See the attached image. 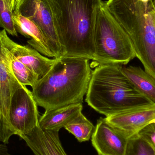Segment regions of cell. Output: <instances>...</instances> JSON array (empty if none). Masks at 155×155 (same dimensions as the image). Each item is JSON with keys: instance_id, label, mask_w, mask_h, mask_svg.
Listing matches in <instances>:
<instances>
[{"instance_id": "6da1fadb", "label": "cell", "mask_w": 155, "mask_h": 155, "mask_svg": "<svg viewBox=\"0 0 155 155\" xmlns=\"http://www.w3.org/2000/svg\"><path fill=\"white\" fill-rule=\"evenodd\" d=\"M62 56L93 60L95 28L102 0H48Z\"/></svg>"}, {"instance_id": "3957f363", "label": "cell", "mask_w": 155, "mask_h": 155, "mask_svg": "<svg viewBox=\"0 0 155 155\" xmlns=\"http://www.w3.org/2000/svg\"><path fill=\"white\" fill-rule=\"evenodd\" d=\"M110 14L131 39L136 57L155 79V6L153 0H108Z\"/></svg>"}, {"instance_id": "52a82bcc", "label": "cell", "mask_w": 155, "mask_h": 155, "mask_svg": "<svg viewBox=\"0 0 155 155\" xmlns=\"http://www.w3.org/2000/svg\"><path fill=\"white\" fill-rule=\"evenodd\" d=\"M13 13L22 15L35 23L49 42L54 58L62 56V48L48 0H18Z\"/></svg>"}, {"instance_id": "2e32d148", "label": "cell", "mask_w": 155, "mask_h": 155, "mask_svg": "<svg viewBox=\"0 0 155 155\" xmlns=\"http://www.w3.org/2000/svg\"><path fill=\"white\" fill-rule=\"evenodd\" d=\"M64 128L80 143L89 141L95 126L82 113L68 124Z\"/></svg>"}, {"instance_id": "7c38bea8", "label": "cell", "mask_w": 155, "mask_h": 155, "mask_svg": "<svg viewBox=\"0 0 155 155\" xmlns=\"http://www.w3.org/2000/svg\"><path fill=\"white\" fill-rule=\"evenodd\" d=\"M13 19L17 32L26 38H31L27 41L30 46L45 56L54 58L48 40L35 23L16 14L13 13Z\"/></svg>"}, {"instance_id": "d6986e66", "label": "cell", "mask_w": 155, "mask_h": 155, "mask_svg": "<svg viewBox=\"0 0 155 155\" xmlns=\"http://www.w3.org/2000/svg\"><path fill=\"white\" fill-rule=\"evenodd\" d=\"M0 27L13 36H18L13 19V12L4 0H0Z\"/></svg>"}, {"instance_id": "44dd1931", "label": "cell", "mask_w": 155, "mask_h": 155, "mask_svg": "<svg viewBox=\"0 0 155 155\" xmlns=\"http://www.w3.org/2000/svg\"><path fill=\"white\" fill-rule=\"evenodd\" d=\"M6 5L12 12H13L15 6L18 2V0H4Z\"/></svg>"}, {"instance_id": "5b68a950", "label": "cell", "mask_w": 155, "mask_h": 155, "mask_svg": "<svg viewBox=\"0 0 155 155\" xmlns=\"http://www.w3.org/2000/svg\"><path fill=\"white\" fill-rule=\"evenodd\" d=\"M94 43L93 60L98 64L123 66L136 57L130 37L107 10L104 2L97 17Z\"/></svg>"}, {"instance_id": "8fae6325", "label": "cell", "mask_w": 155, "mask_h": 155, "mask_svg": "<svg viewBox=\"0 0 155 155\" xmlns=\"http://www.w3.org/2000/svg\"><path fill=\"white\" fill-rule=\"evenodd\" d=\"M34 155H68L59 136V131H47L37 126L28 135L19 136Z\"/></svg>"}, {"instance_id": "9a60e30c", "label": "cell", "mask_w": 155, "mask_h": 155, "mask_svg": "<svg viewBox=\"0 0 155 155\" xmlns=\"http://www.w3.org/2000/svg\"><path fill=\"white\" fill-rule=\"evenodd\" d=\"M123 72L135 87L148 98L155 103V79L139 67H123Z\"/></svg>"}, {"instance_id": "8992f818", "label": "cell", "mask_w": 155, "mask_h": 155, "mask_svg": "<svg viewBox=\"0 0 155 155\" xmlns=\"http://www.w3.org/2000/svg\"><path fill=\"white\" fill-rule=\"evenodd\" d=\"M16 44L7 35L5 30L0 31V142L5 144L9 143L12 136L15 135L9 121L11 99L16 90L24 86L12 69Z\"/></svg>"}, {"instance_id": "5bb4252c", "label": "cell", "mask_w": 155, "mask_h": 155, "mask_svg": "<svg viewBox=\"0 0 155 155\" xmlns=\"http://www.w3.org/2000/svg\"><path fill=\"white\" fill-rule=\"evenodd\" d=\"M14 56L37 74L39 79L50 71L56 61V58H47L29 45L18 44L15 48Z\"/></svg>"}, {"instance_id": "4fadbf2b", "label": "cell", "mask_w": 155, "mask_h": 155, "mask_svg": "<svg viewBox=\"0 0 155 155\" xmlns=\"http://www.w3.org/2000/svg\"><path fill=\"white\" fill-rule=\"evenodd\" d=\"M82 103H79L47 110L40 116L39 126L44 131H60L82 113Z\"/></svg>"}, {"instance_id": "7a4b0ae2", "label": "cell", "mask_w": 155, "mask_h": 155, "mask_svg": "<svg viewBox=\"0 0 155 155\" xmlns=\"http://www.w3.org/2000/svg\"><path fill=\"white\" fill-rule=\"evenodd\" d=\"M92 71L87 59L69 56L56 58L50 71L32 87L37 105L47 111L83 103Z\"/></svg>"}, {"instance_id": "e0dca14e", "label": "cell", "mask_w": 155, "mask_h": 155, "mask_svg": "<svg viewBox=\"0 0 155 155\" xmlns=\"http://www.w3.org/2000/svg\"><path fill=\"white\" fill-rule=\"evenodd\" d=\"M12 67L15 76L23 85L32 87L39 79L37 74L13 56Z\"/></svg>"}, {"instance_id": "277c9868", "label": "cell", "mask_w": 155, "mask_h": 155, "mask_svg": "<svg viewBox=\"0 0 155 155\" xmlns=\"http://www.w3.org/2000/svg\"><path fill=\"white\" fill-rule=\"evenodd\" d=\"M122 68L117 64H98L92 71L85 102L105 117L131 107L152 103L135 87Z\"/></svg>"}, {"instance_id": "7402d4cb", "label": "cell", "mask_w": 155, "mask_h": 155, "mask_svg": "<svg viewBox=\"0 0 155 155\" xmlns=\"http://www.w3.org/2000/svg\"><path fill=\"white\" fill-rule=\"evenodd\" d=\"M5 144H0V155H12L9 153L8 147Z\"/></svg>"}, {"instance_id": "30bf717a", "label": "cell", "mask_w": 155, "mask_h": 155, "mask_svg": "<svg viewBox=\"0 0 155 155\" xmlns=\"http://www.w3.org/2000/svg\"><path fill=\"white\" fill-rule=\"evenodd\" d=\"M91 143L97 155H125L128 139L105 120H97Z\"/></svg>"}, {"instance_id": "ac0fdd59", "label": "cell", "mask_w": 155, "mask_h": 155, "mask_svg": "<svg viewBox=\"0 0 155 155\" xmlns=\"http://www.w3.org/2000/svg\"><path fill=\"white\" fill-rule=\"evenodd\" d=\"M125 155H155V151L137 135L128 139Z\"/></svg>"}, {"instance_id": "ffe728a7", "label": "cell", "mask_w": 155, "mask_h": 155, "mask_svg": "<svg viewBox=\"0 0 155 155\" xmlns=\"http://www.w3.org/2000/svg\"><path fill=\"white\" fill-rule=\"evenodd\" d=\"M137 135L149 145L155 151V121L140 130Z\"/></svg>"}, {"instance_id": "9c48e42d", "label": "cell", "mask_w": 155, "mask_h": 155, "mask_svg": "<svg viewBox=\"0 0 155 155\" xmlns=\"http://www.w3.org/2000/svg\"><path fill=\"white\" fill-rule=\"evenodd\" d=\"M105 121L127 139L155 121V103H149L128 107L104 118Z\"/></svg>"}, {"instance_id": "ba28073f", "label": "cell", "mask_w": 155, "mask_h": 155, "mask_svg": "<svg viewBox=\"0 0 155 155\" xmlns=\"http://www.w3.org/2000/svg\"><path fill=\"white\" fill-rule=\"evenodd\" d=\"M38 106L31 91L25 86L15 92L11 99L9 117L16 135L29 134L39 125Z\"/></svg>"}]
</instances>
